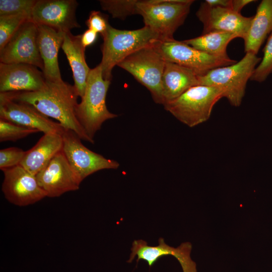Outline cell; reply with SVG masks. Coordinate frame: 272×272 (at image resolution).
Masks as SVG:
<instances>
[{"instance_id":"obj_30","label":"cell","mask_w":272,"mask_h":272,"mask_svg":"<svg viewBox=\"0 0 272 272\" xmlns=\"http://www.w3.org/2000/svg\"><path fill=\"white\" fill-rule=\"evenodd\" d=\"M88 29H90L102 36L106 32L109 26L108 17L98 11H92L86 21Z\"/></svg>"},{"instance_id":"obj_4","label":"cell","mask_w":272,"mask_h":272,"mask_svg":"<svg viewBox=\"0 0 272 272\" xmlns=\"http://www.w3.org/2000/svg\"><path fill=\"white\" fill-rule=\"evenodd\" d=\"M225 94L221 88L197 85L163 106L179 121L193 127L209 120L214 105Z\"/></svg>"},{"instance_id":"obj_8","label":"cell","mask_w":272,"mask_h":272,"mask_svg":"<svg viewBox=\"0 0 272 272\" xmlns=\"http://www.w3.org/2000/svg\"><path fill=\"white\" fill-rule=\"evenodd\" d=\"M154 46L166 61L173 62L192 70L198 76L210 71L228 66L237 61L231 59L214 56L175 39L159 41Z\"/></svg>"},{"instance_id":"obj_23","label":"cell","mask_w":272,"mask_h":272,"mask_svg":"<svg viewBox=\"0 0 272 272\" xmlns=\"http://www.w3.org/2000/svg\"><path fill=\"white\" fill-rule=\"evenodd\" d=\"M238 36L231 32L214 31L183 41L194 48L210 55L224 58H229L227 53L228 44Z\"/></svg>"},{"instance_id":"obj_26","label":"cell","mask_w":272,"mask_h":272,"mask_svg":"<svg viewBox=\"0 0 272 272\" xmlns=\"http://www.w3.org/2000/svg\"><path fill=\"white\" fill-rule=\"evenodd\" d=\"M39 132L35 129L19 125L0 119V142L16 141L28 135Z\"/></svg>"},{"instance_id":"obj_33","label":"cell","mask_w":272,"mask_h":272,"mask_svg":"<svg viewBox=\"0 0 272 272\" xmlns=\"http://www.w3.org/2000/svg\"><path fill=\"white\" fill-rule=\"evenodd\" d=\"M205 2L212 6L230 8L231 0H206Z\"/></svg>"},{"instance_id":"obj_13","label":"cell","mask_w":272,"mask_h":272,"mask_svg":"<svg viewBox=\"0 0 272 272\" xmlns=\"http://www.w3.org/2000/svg\"><path fill=\"white\" fill-rule=\"evenodd\" d=\"M0 119L48 133L62 134L65 128L32 106L12 100L0 93Z\"/></svg>"},{"instance_id":"obj_16","label":"cell","mask_w":272,"mask_h":272,"mask_svg":"<svg viewBox=\"0 0 272 272\" xmlns=\"http://www.w3.org/2000/svg\"><path fill=\"white\" fill-rule=\"evenodd\" d=\"M191 248V244L188 242L182 243L176 248L170 246L163 238H159L157 246L149 245L143 240H134L127 262H132L137 256V261L144 260L151 266L162 256L172 255L179 261L183 272H197L196 263L190 257Z\"/></svg>"},{"instance_id":"obj_21","label":"cell","mask_w":272,"mask_h":272,"mask_svg":"<svg viewBox=\"0 0 272 272\" xmlns=\"http://www.w3.org/2000/svg\"><path fill=\"white\" fill-rule=\"evenodd\" d=\"M162 85L164 104L190 88L199 85L198 76L190 69L166 61Z\"/></svg>"},{"instance_id":"obj_18","label":"cell","mask_w":272,"mask_h":272,"mask_svg":"<svg viewBox=\"0 0 272 272\" xmlns=\"http://www.w3.org/2000/svg\"><path fill=\"white\" fill-rule=\"evenodd\" d=\"M37 26V44L44 64L42 72L46 80H62L58 53L62 44L64 32L45 25Z\"/></svg>"},{"instance_id":"obj_32","label":"cell","mask_w":272,"mask_h":272,"mask_svg":"<svg viewBox=\"0 0 272 272\" xmlns=\"http://www.w3.org/2000/svg\"><path fill=\"white\" fill-rule=\"evenodd\" d=\"M255 2L253 0H231L230 8L234 12L240 13L242 9L246 5Z\"/></svg>"},{"instance_id":"obj_3","label":"cell","mask_w":272,"mask_h":272,"mask_svg":"<svg viewBox=\"0 0 272 272\" xmlns=\"http://www.w3.org/2000/svg\"><path fill=\"white\" fill-rule=\"evenodd\" d=\"M110 83L111 81L103 78L100 63L91 69L84 95L75 109L78 121L93 140L106 120L117 116L110 112L106 105V97Z\"/></svg>"},{"instance_id":"obj_2","label":"cell","mask_w":272,"mask_h":272,"mask_svg":"<svg viewBox=\"0 0 272 272\" xmlns=\"http://www.w3.org/2000/svg\"><path fill=\"white\" fill-rule=\"evenodd\" d=\"M101 49L102 54L100 65L105 80L111 81L112 71L127 56L146 47L154 45L161 39L150 28L132 30H119L109 26L102 36Z\"/></svg>"},{"instance_id":"obj_6","label":"cell","mask_w":272,"mask_h":272,"mask_svg":"<svg viewBox=\"0 0 272 272\" xmlns=\"http://www.w3.org/2000/svg\"><path fill=\"white\" fill-rule=\"evenodd\" d=\"M260 60L253 53H246L240 61L233 64L213 69L198 76L199 84L223 89L224 97L229 103L239 107L245 95L247 83Z\"/></svg>"},{"instance_id":"obj_19","label":"cell","mask_w":272,"mask_h":272,"mask_svg":"<svg viewBox=\"0 0 272 272\" xmlns=\"http://www.w3.org/2000/svg\"><path fill=\"white\" fill-rule=\"evenodd\" d=\"M62 145L61 134L45 133L34 146L25 152L20 165L30 173L36 175L62 151Z\"/></svg>"},{"instance_id":"obj_27","label":"cell","mask_w":272,"mask_h":272,"mask_svg":"<svg viewBox=\"0 0 272 272\" xmlns=\"http://www.w3.org/2000/svg\"><path fill=\"white\" fill-rule=\"evenodd\" d=\"M37 0H1L0 16L25 14L31 18Z\"/></svg>"},{"instance_id":"obj_31","label":"cell","mask_w":272,"mask_h":272,"mask_svg":"<svg viewBox=\"0 0 272 272\" xmlns=\"http://www.w3.org/2000/svg\"><path fill=\"white\" fill-rule=\"evenodd\" d=\"M97 34L95 31L90 29H88L81 34V42L85 48L93 44L96 41L97 38Z\"/></svg>"},{"instance_id":"obj_10","label":"cell","mask_w":272,"mask_h":272,"mask_svg":"<svg viewBox=\"0 0 272 272\" xmlns=\"http://www.w3.org/2000/svg\"><path fill=\"white\" fill-rule=\"evenodd\" d=\"M38 26L31 20L24 23L0 50V61L4 63H27L39 67L44 64L38 44Z\"/></svg>"},{"instance_id":"obj_7","label":"cell","mask_w":272,"mask_h":272,"mask_svg":"<svg viewBox=\"0 0 272 272\" xmlns=\"http://www.w3.org/2000/svg\"><path fill=\"white\" fill-rule=\"evenodd\" d=\"M154 45L134 52L117 66L129 73L144 86L156 103L163 105L162 79L166 61Z\"/></svg>"},{"instance_id":"obj_11","label":"cell","mask_w":272,"mask_h":272,"mask_svg":"<svg viewBox=\"0 0 272 272\" xmlns=\"http://www.w3.org/2000/svg\"><path fill=\"white\" fill-rule=\"evenodd\" d=\"M2 171L4 178L2 190L10 202L18 206H26L47 197L38 184L35 175L20 164Z\"/></svg>"},{"instance_id":"obj_17","label":"cell","mask_w":272,"mask_h":272,"mask_svg":"<svg viewBox=\"0 0 272 272\" xmlns=\"http://www.w3.org/2000/svg\"><path fill=\"white\" fill-rule=\"evenodd\" d=\"M45 82L43 72L35 66L0 63V93L36 91Z\"/></svg>"},{"instance_id":"obj_25","label":"cell","mask_w":272,"mask_h":272,"mask_svg":"<svg viewBox=\"0 0 272 272\" xmlns=\"http://www.w3.org/2000/svg\"><path fill=\"white\" fill-rule=\"evenodd\" d=\"M28 20H31L30 17L25 14L0 16V50Z\"/></svg>"},{"instance_id":"obj_28","label":"cell","mask_w":272,"mask_h":272,"mask_svg":"<svg viewBox=\"0 0 272 272\" xmlns=\"http://www.w3.org/2000/svg\"><path fill=\"white\" fill-rule=\"evenodd\" d=\"M263 57L250 79L252 81L262 82L272 73V32L263 50Z\"/></svg>"},{"instance_id":"obj_5","label":"cell","mask_w":272,"mask_h":272,"mask_svg":"<svg viewBox=\"0 0 272 272\" xmlns=\"http://www.w3.org/2000/svg\"><path fill=\"white\" fill-rule=\"evenodd\" d=\"M192 0H139L137 14L144 26L158 34L161 41L174 40L173 35L187 17Z\"/></svg>"},{"instance_id":"obj_15","label":"cell","mask_w":272,"mask_h":272,"mask_svg":"<svg viewBox=\"0 0 272 272\" xmlns=\"http://www.w3.org/2000/svg\"><path fill=\"white\" fill-rule=\"evenodd\" d=\"M196 16L203 24L202 34L214 31L233 33L244 39L253 17H246L230 8L212 6L201 3Z\"/></svg>"},{"instance_id":"obj_14","label":"cell","mask_w":272,"mask_h":272,"mask_svg":"<svg viewBox=\"0 0 272 272\" xmlns=\"http://www.w3.org/2000/svg\"><path fill=\"white\" fill-rule=\"evenodd\" d=\"M76 0H37L32 10L31 20L37 25H45L64 33L80 27L76 12Z\"/></svg>"},{"instance_id":"obj_22","label":"cell","mask_w":272,"mask_h":272,"mask_svg":"<svg viewBox=\"0 0 272 272\" xmlns=\"http://www.w3.org/2000/svg\"><path fill=\"white\" fill-rule=\"evenodd\" d=\"M272 31V0H263L258 5L244 38L245 53L256 55L267 35Z\"/></svg>"},{"instance_id":"obj_12","label":"cell","mask_w":272,"mask_h":272,"mask_svg":"<svg viewBox=\"0 0 272 272\" xmlns=\"http://www.w3.org/2000/svg\"><path fill=\"white\" fill-rule=\"evenodd\" d=\"M47 197H59L78 190L82 182L69 164L62 151L57 154L36 175Z\"/></svg>"},{"instance_id":"obj_24","label":"cell","mask_w":272,"mask_h":272,"mask_svg":"<svg viewBox=\"0 0 272 272\" xmlns=\"http://www.w3.org/2000/svg\"><path fill=\"white\" fill-rule=\"evenodd\" d=\"M139 0H101V8L110 13L112 18L121 20L137 14Z\"/></svg>"},{"instance_id":"obj_9","label":"cell","mask_w":272,"mask_h":272,"mask_svg":"<svg viewBox=\"0 0 272 272\" xmlns=\"http://www.w3.org/2000/svg\"><path fill=\"white\" fill-rule=\"evenodd\" d=\"M62 149L69 164L81 182L90 175L103 169H115L119 164L85 147L73 131L65 129L62 134Z\"/></svg>"},{"instance_id":"obj_1","label":"cell","mask_w":272,"mask_h":272,"mask_svg":"<svg viewBox=\"0 0 272 272\" xmlns=\"http://www.w3.org/2000/svg\"><path fill=\"white\" fill-rule=\"evenodd\" d=\"M2 93L13 100L30 105L43 115L57 120L65 129L74 131L82 140L94 143L76 117L75 109L78 104L79 95L74 86L62 80L46 79L43 87L36 91Z\"/></svg>"},{"instance_id":"obj_29","label":"cell","mask_w":272,"mask_h":272,"mask_svg":"<svg viewBox=\"0 0 272 272\" xmlns=\"http://www.w3.org/2000/svg\"><path fill=\"white\" fill-rule=\"evenodd\" d=\"M25 152L17 147H9L1 150V170L12 168L19 165Z\"/></svg>"},{"instance_id":"obj_20","label":"cell","mask_w":272,"mask_h":272,"mask_svg":"<svg viewBox=\"0 0 272 272\" xmlns=\"http://www.w3.org/2000/svg\"><path fill=\"white\" fill-rule=\"evenodd\" d=\"M61 47L67 57L73 72L74 86L79 97L82 98L85 92L91 69L85 60L86 48L81 42V34L74 35L71 32L64 33Z\"/></svg>"}]
</instances>
